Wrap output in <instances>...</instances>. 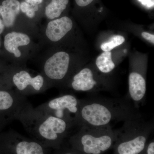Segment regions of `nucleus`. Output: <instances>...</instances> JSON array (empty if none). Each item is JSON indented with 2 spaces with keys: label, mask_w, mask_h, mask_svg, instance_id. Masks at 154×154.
Segmentation results:
<instances>
[{
  "label": "nucleus",
  "mask_w": 154,
  "mask_h": 154,
  "mask_svg": "<svg viewBox=\"0 0 154 154\" xmlns=\"http://www.w3.org/2000/svg\"><path fill=\"white\" fill-rule=\"evenodd\" d=\"M139 112L128 96L121 98L93 96L79 99L75 126L104 127L124 121Z\"/></svg>",
  "instance_id": "obj_1"
},
{
  "label": "nucleus",
  "mask_w": 154,
  "mask_h": 154,
  "mask_svg": "<svg viewBox=\"0 0 154 154\" xmlns=\"http://www.w3.org/2000/svg\"><path fill=\"white\" fill-rule=\"evenodd\" d=\"M30 138L44 147L56 150L61 147L74 123L55 117L28 104L17 119Z\"/></svg>",
  "instance_id": "obj_2"
},
{
  "label": "nucleus",
  "mask_w": 154,
  "mask_h": 154,
  "mask_svg": "<svg viewBox=\"0 0 154 154\" xmlns=\"http://www.w3.org/2000/svg\"><path fill=\"white\" fill-rule=\"evenodd\" d=\"M153 127V123L146 120L139 112L123 121L122 126L115 130L117 154L142 152Z\"/></svg>",
  "instance_id": "obj_3"
},
{
  "label": "nucleus",
  "mask_w": 154,
  "mask_h": 154,
  "mask_svg": "<svg viewBox=\"0 0 154 154\" xmlns=\"http://www.w3.org/2000/svg\"><path fill=\"white\" fill-rule=\"evenodd\" d=\"M115 140V130L111 125L82 126L70 137L72 148L86 154H101L111 147Z\"/></svg>",
  "instance_id": "obj_4"
},
{
  "label": "nucleus",
  "mask_w": 154,
  "mask_h": 154,
  "mask_svg": "<svg viewBox=\"0 0 154 154\" xmlns=\"http://www.w3.org/2000/svg\"><path fill=\"white\" fill-rule=\"evenodd\" d=\"M48 149L15 130L0 136V154H47Z\"/></svg>",
  "instance_id": "obj_5"
},
{
  "label": "nucleus",
  "mask_w": 154,
  "mask_h": 154,
  "mask_svg": "<svg viewBox=\"0 0 154 154\" xmlns=\"http://www.w3.org/2000/svg\"><path fill=\"white\" fill-rule=\"evenodd\" d=\"M30 102L17 91L0 90V128L17 119Z\"/></svg>",
  "instance_id": "obj_6"
},
{
  "label": "nucleus",
  "mask_w": 154,
  "mask_h": 154,
  "mask_svg": "<svg viewBox=\"0 0 154 154\" xmlns=\"http://www.w3.org/2000/svg\"><path fill=\"white\" fill-rule=\"evenodd\" d=\"M79 99L75 96L66 94L51 99L36 107L45 113L75 125L74 117L79 110Z\"/></svg>",
  "instance_id": "obj_7"
},
{
  "label": "nucleus",
  "mask_w": 154,
  "mask_h": 154,
  "mask_svg": "<svg viewBox=\"0 0 154 154\" xmlns=\"http://www.w3.org/2000/svg\"><path fill=\"white\" fill-rule=\"evenodd\" d=\"M69 67L68 54L64 51H59L46 61L43 71L48 79L54 82H60L67 76Z\"/></svg>",
  "instance_id": "obj_8"
},
{
  "label": "nucleus",
  "mask_w": 154,
  "mask_h": 154,
  "mask_svg": "<svg viewBox=\"0 0 154 154\" xmlns=\"http://www.w3.org/2000/svg\"><path fill=\"white\" fill-rule=\"evenodd\" d=\"M12 82L17 88L16 91L25 96L42 93L45 89L44 77L40 75L32 77L26 70L14 73Z\"/></svg>",
  "instance_id": "obj_9"
},
{
  "label": "nucleus",
  "mask_w": 154,
  "mask_h": 154,
  "mask_svg": "<svg viewBox=\"0 0 154 154\" xmlns=\"http://www.w3.org/2000/svg\"><path fill=\"white\" fill-rule=\"evenodd\" d=\"M99 82L91 69L85 68L74 75L70 86L75 91L93 92L100 90Z\"/></svg>",
  "instance_id": "obj_10"
},
{
  "label": "nucleus",
  "mask_w": 154,
  "mask_h": 154,
  "mask_svg": "<svg viewBox=\"0 0 154 154\" xmlns=\"http://www.w3.org/2000/svg\"><path fill=\"white\" fill-rule=\"evenodd\" d=\"M71 19L67 17L54 19L48 23L45 30V34L50 40L57 42L70 31L72 28Z\"/></svg>",
  "instance_id": "obj_11"
},
{
  "label": "nucleus",
  "mask_w": 154,
  "mask_h": 154,
  "mask_svg": "<svg viewBox=\"0 0 154 154\" xmlns=\"http://www.w3.org/2000/svg\"><path fill=\"white\" fill-rule=\"evenodd\" d=\"M30 41V37L27 34L13 31L8 33L5 36L4 46L8 52L18 58L22 54L19 49V46L28 45Z\"/></svg>",
  "instance_id": "obj_12"
},
{
  "label": "nucleus",
  "mask_w": 154,
  "mask_h": 154,
  "mask_svg": "<svg viewBox=\"0 0 154 154\" xmlns=\"http://www.w3.org/2000/svg\"><path fill=\"white\" fill-rule=\"evenodd\" d=\"M20 5L18 0H5L0 6V14L4 25L7 28L14 25L20 12Z\"/></svg>",
  "instance_id": "obj_13"
},
{
  "label": "nucleus",
  "mask_w": 154,
  "mask_h": 154,
  "mask_svg": "<svg viewBox=\"0 0 154 154\" xmlns=\"http://www.w3.org/2000/svg\"><path fill=\"white\" fill-rule=\"evenodd\" d=\"M69 0H51V2L45 8V14L50 19L59 17L66 9Z\"/></svg>",
  "instance_id": "obj_14"
},
{
  "label": "nucleus",
  "mask_w": 154,
  "mask_h": 154,
  "mask_svg": "<svg viewBox=\"0 0 154 154\" xmlns=\"http://www.w3.org/2000/svg\"><path fill=\"white\" fill-rule=\"evenodd\" d=\"M96 63L97 68L102 73H109L115 67L110 51H104L96 59Z\"/></svg>",
  "instance_id": "obj_15"
},
{
  "label": "nucleus",
  "mask_w": 154,
  "mask_h": 154,
  "mask_svg": "<svg viewBox=\"0 0 154 154\" xmlns=\"http://www.w3.org/2000/svg\"><path fill=\"white\" fill-rule=\"evenodd\" d=\"M125 41L123 36L116 35L112 37L109 41L102 43L101 48L104 51H110L113 48L122 44Z\"/></svg>",
  "instance_id": "obj_16"
},
{
  "label": "nucleus",
  "mask_w": 154,
  "mask_h": 154,
  "mask_svg": "<svg viewBox=\"0 0 154 154\" xmlns=\"http://www.w3.org/2000/svg\"><path fill=\"white\" fill-rule=\"evenodd\" d=\"M20 9L23 13L29 18H33L35 15V12L38 11V5L33 6L26 2H22L20 3Z\"/></svg>",
  "instance_id": "obj_17"
},
{
  "label": "nucleus",
  "mask_w": 154,
  "mask_h": 154,
  "mask_svg": "<svg viewBox=\"0 0 154 154\" xmlns=\"http://www.w3.org/2000/svg\"><path fill=\"white\" fill-rule=\"evenodd\" d=\"M54 154H81V152L72 148V149H63L60 147L56 150Z\"/></svg>",
  "instance_id": "obj_18"
},
{
  "label": "nucleus",
  "mask_w": 154,
  "mask_h": 154,
  "mask_svg": "<svg viewBox=\"0 0 154 154\" xmlns=\"http://www.w3.org/2000/svg\"><path fill=\"white\" fill-rule=\"evenodd\" d=\"M142 36L146 40L151 42L152 43L154 44V35L147 32H143L142 33Z\"/></svg>",
  "instance_id": "obj_19"
},
{
  "label": "nucleus",
  "mask_w": 154,
  "mask_h": 154,
  "mask_svg": "<svg viewBox=\"0 0 154 154\" xmlns=\"http://www.w3.org/2000/svg\"><path fill=\"white\" fill-rule=\"evenodd\" d=\"M94 0H75L76 3L78 6L84 7L91 4Z\"/></svg>",
  "instance_id": "obj_20"
},
{
  "label": "nucleus",
  "mask_w": 154,
  "mask_h": 154,
  "mask_svg": "<svg viewBox=\"0 0 154 154\" xmlns=\"http://www.w3.org/2000/svg\"><path fill=\"white\" fill-rule=\"evenodd\" d=\"M147 154H154V142L150 143L146 147Z\"/></svg>",
  "instance_id": "obj_21"
},
{
  "label": "nucleus",
  "mask_w": 154,
  "mask_h": 154,
  "mask_svg": "<svg viewBox=\"0 0 154 154\" xmlns=\"http://www.w3.org/2000/svg\"><path fill=\"white\" fill-rule=\"evenodd\" d=\"M25 2L33 6L38 5L43 2V0H25Z\"/></svg>",
  "instance_id": "obj_22"
},
{
  "label": "nucleus",
  "mask_w": 154,
  "mask_h": 154,
  "mask_svg": "<svg viewBox=\"0 0 154 154\" xmlns=\"http://www.w3.org/2000/svg\"><path fill=\"white\" fill-rule=\"evenodd\" d=\"M143 5L148 7L154 6V0H139Z\"/></svg>",
  "instance_id": "obj_23"
},
{
  "label": "nucleus",
  "mask_w": 154,
  "mask_h": 154,
  "mask_svg": "<svg viewBox=\"0 0 154 154\" xmlns=\"http://www.w3.org/2000/svg\"><path fill=\"white\" fill-rule=\"evenodd\" d=\"M0 16H1V14H0ZM4 29H5V25H4L2 20L0 18V34L2 33Z\"/></svg>",
  "instance_id": "obj_24"
},
{
  "label": "nucleus",
  "mask_w": 154,
  "mask_h": 154,
  "mask_svg": "<svg viewBox=\"0 0 154 154\" xmlns=\"http://www.w3.org/2000/svg\"><path fill=\"white\" fill-rule=\"evenodd\" d=\"M0 46H1V42H0Z\"/></svg>",
  "instance_id": "obj_25"
}]
</instances>
